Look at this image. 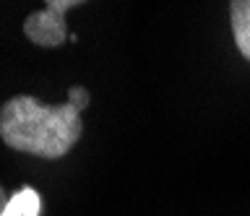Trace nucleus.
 Segmentation results:
<instances>
[{
    "mask_svg": "<svg viewBox=\"0 0 250 216\" xmlns=\"http://www.w3.org/2000/svg\"><path fill=\"white\" fill-rule=\"evenodd\" d=\"M89 89L76 83L60 104H42L29 94H16L0 107V141L19 154L62 159L83 136L81 112L89 107Z\"/></svg>",
    "mask_w": 250,
    "mask_h": 216,
    "instance_id": "1",
    "label": "nucleus"
},
{
    "mask_svg": "<svg viewBox=\"0 0 250 216\" xmlns=\"http://www.w3.org/2000/svg\"><path fill=\"white\" fill-rule=\"evenodd\" d=\"M229 24L240 55L250 63V0H229Z\"/></svg>",
    "mask_w": 250,
    "mask_h": 216,
    "instance_id": "3",
    "label": "nucleus"
},
{
    "mask_svg": "<svg viewBox=\"0 0 250 216\" xmlns=\"http://www.w3.org/2000/svg\"><path fill=\"white\" fill-rule=\"evenodd\" d=\"M8 200H11V196H8V193H5V188L0 185V214H3V208L8 206Z\"/></svg>",
    "mask_w": 250,
    "mask_h": 216,
    "instance_id": "5",
    "label": "nucleus"
},
{
    "mask_svg": "<svg viewBox=\"0 0 250 216\" xmlns=\"http://www.w3.org/2000/svg\"><path fill=\"white\" fill-rule=\"evenodd\" d=\"M39 214H42V196L34 188L23 185L11 196L0 216H39Z\"/></svg>",
    "mask_w": 250,
    "mask_h": 216,
    "instance_id": "4",
    "label": "nucleus"
},
{
    "mask_svg": "<svg viewBox=\"0 0 250 216\" xmlns=\"http://www.w3.org/2000/svg\"><path fill=\"white\" fill-rule=\"evenodd\" d=\"M44 8L29 13L23 21V34L31 44L44 50L60 47L65 39H70L65 26V13L76 5H83L89 0H42Z\"/></svg>",
    "mask_w": 250,
    "mask_h": 216,
    "instance_id": "2",
    "label": "nucleus"
}]
</instances>
